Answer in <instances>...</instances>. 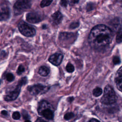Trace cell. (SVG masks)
Returning <instances> with one entry per match:
<instances>
[{
  "label": "cell",
  "instance_id": "12",
  "mask_svg": "<svg viewBox=\"0 0 122 122\" xmlns=\"http://www.w3.org/2000/svg\"><path fill=\"white\" fill-rule=\"evenodd\" d=\"M51 20L53 23L58 25L61 23L62 19V15L59 11L54 12L51 16Z\"/></svg>",
  "mask_w": 122,
  "mask_h": 122
},
{
  "label": "cell",
  "instance_id": "16",
  "mask_svg": "<svg viewBox=\"0 0 122 122\" xmlns=\"http://www.w3.org/2000/svg\"><path fill=\"white\" fill-rule=\"evenodd\" d=\"M116 41L118 43L122 42V29L119 30L118 31L116 35Z\"/></svg>",
  "mask_w": 122,
  "mask_h": 122
},
{
  "label": "cell",
  "instance_id": "29",
  "mask_svg": "<svg viewBox=\"0 0 122 122\" xmlns=\"http://www.w3.org/2000/svg\"><path fill=\"white\" fill-rule=\"evenodd\" d=\"M88 122H100L99 121H98L97 119H95L94 118H92V119H91Z\"/></svg>",
  "mask_w": 122,
  "mask_h": 122
},
{
  "label": "cell",
  "instance_id": "31",
  "mask_svg": "<svg viewBox=\"0 0 122 122\" xmlns=\"http://www.w3.org/2000/svg\"><path fill=\"white\" fill-rule=\"evenodd\" d=\"M1 113L2 115H7V114H8V112L6 111H5V110H3V111H1Z\"/></svg>",
  "mask_w": 122,
  "mask_h": 122
},
{
  "label": "cell",
  "instance_id": "27",
  "mask_svg": "<svg viewBox=\"0 0 122 122\" xmlns=\"http://www.w3.org/2000/svg\"><path fill=\"white\" fill-rule=\"evenodd\" d=\"M60 5L63 7H66L68 5V1L67 0H61Z\"/></svg>",
  "mask_w": 122,
  "mask_h": 122
},
{
  "label": "cell",
  "instance_id": "10",
  "mask_svg": "<svg viewBox=\"0 0 122 122\" xmlns=\"http://www.w3.org/2000/svg\"><path fill=\"white\" fill-rule=\"evenodd\" d=\"M63 56L60 53H55L51 55L49 58V61L55 66L59 65L63 59Z\"/></svg>",
  "mask_w": 122,
  "mask_h": 122
},
{
  "label": "cell",
  "instance_id": "33",
  "mask_svg": "<svg viewBox=\"0 0 122 122\" xmlns=\"http://www.w3.org/2000/svg\"><path fill=\"white\" fill-rule=\"evenodd\" d=\"M25 122H31V121H30V120H26V121H25Z\"/></svg>",
  "mask_w": 122,
  "mask_h": 122
},
{
  "label": "cell",
  "instance_id": "8",
  "mask_svg": "<svg viewBox=\"0 0 122 122\" xmlns=\"http://www.w3.org/2000/svg\"><path fill=\"white\" fill-rule=\"evenodd\" d=\"M21 87V86L18 83L14 89L7 92L4 97V100L8 102L15 100L20 94Z\"/></svg>",
  "mask_w": 122,
  "mask_h": 122
},
{
  "label": "cell",
  "instance_id": "1",
  "mask_svg": "<svg viewBox=\"0 0 122 122\" xmlns=\"http://www.w3.org/2000/svg\"><path fill=\"white\" fill-rule=\"evenodd\" d=\"M112 30L104 25L100 24L92 29L89 35L88 41L92 48L100 50L108 46L112 42Z\"/></svg>",
  "mask_w": 122,
  "mask_h": 122
},
{
  "label": "cell",
  "instance_id": "15",
  "mask_svg": "<svg viewBox=\"0 0 122 122\" xmlns=\"http://www.w3.org/2000/svg\"><path fill=\"white\" fill-rule=\"evenodd\" d=\"M102 93V89L100 87H96L93 90V94L95 97L100 96Z\"/></svg>",
  "mask_w": 122,
  "mask_h": 122
},
{
  "label": "cell",
  "instance_id": "26",
  "mask_svg": "<svg viewBox=\"0 0 122 122\" xmlns=\"http://www.w3.org/2000/svg\"><path fill=\"white\" fill-rule=\"evenodd\" d=\"M113 62L114 64H118L121 62V60L118 57L114 56L113 58Z\"/></svg>",
  "mask_w": 122,
  "mask_h": 122
},
{
  "label": "cell",
  "instance_id": "14",
  "mask_svg": "<svg viewBox=\"0 0 122 122\" xmlns=\"http://www.w3.org/2000/svg\"><path fill=\"white\" fill-rule=\"evenodd\" d=\"M38 72L39 74L42 76H46L49 74L50 70L47 67L42 66L39 68Z\"/></svg>",
  "mask_w": 122,
  "mask_h": 122
},
{
  "label": "cell",
  "instance_id": "9",
  "mask_svg": "<svg viewBox=\"0 0 122 122\" xmlns=\"http://www.w3.org/2000/svg\"><path fill=\"white\" fill-rule=\"evenodd\" d=\"M26 20L31 23H36L42 20L41 16L37 12H29L26 15Z\"/></svg>",
  "mask_w": 122,
  "mask_h": 122
},
{
  "label": "cell",
  "instance_id": "11",
  "mask_svg": "<svg viewBox=\"0 0 122 122\" xmlns=\"http://www.w3.org/2000/svg\"><path fill=\"white\" fill-rule=\"evenodd\" d=\"M10 16V9L5 5H1L0 7V20H6Z\"/></svg>",
  "mask_w": 122,
  "mask_h": 122
},
{
  "label": "cell",
  "instance_id": "17",
  "mask_svg": "<svg viewBox=\"0 0 122 122\" xmlns=\"http://www.w3.org/2000/svg\"><path fill=\"white\" fill-rule=\"evenodd\" d=\"M53 0H42L40 4L41 7V8H44L45 7L48 6L52 2Z\"/></svg>",
  "mask_w": 122,
  "mask_h": 122
},
{
  "label": "cell",
  "instance_id": "13",
  "mask_svg": "<svg viewBox=\"0 0 122 122\" xmlns=\"http://www.w3.org/2000/svg\"><path fill=\"white\" fill-rule=\"evenodd\" d=\"M115 82L117 84L122 82V66L120 67L116 73L115 76Z\"/></svg>",
  "mask_w": 122,
  "mask_h": 122
},
{
  "label": "cell",
  "instance_id": "28",
  "mask_svg": "<svg viewBox=\"0 0 122 122\" xmlns=\"http://www.w3.org/2000/svg\"><path fill=\"white\" fill-rule=\"evenodd\" d=\"M35 122H48L45 121L44 119H43L42 118H39L36 120Z\"/></svg>",
  "mask_w": 122,
  "mask_h": 122
},
{
  "label": "cell",
  "instance_id": "23",
  "mask_svg": "<svg viewBox=\"0 0 122 122\" xmlns=\"http://www.w3.org/2000/svg\"><path fill=\"white\" fill-rule=\"evenodd\" d=\"M12 117L14 120H19L20 117V114L18 112H15L13 113Z\"/></svg>",
  "mask_w": 122,
  "mask_h": 122
},
{
  "label": "cell",
  "instance_id": "19",
  "mask_svg": "<svg viewBox=\"0 0 122 122\" xmlns=\"http://www.w3.org/2000/svg\"><path fill=\"white\" fill-rule=\"evenodd\" d=\"M6 78L8 81H12L14 80V76L11 73H8L6 75Z\"/></svg>",
  "mask_w": 122,
  "mask_h": 122
},
{
  "label": "cell",
  "instance_id": "7",
  "mask_svg": "<svg viewBox=\"0 0 122 122\" xmlns=\"http://www.w3.org/2000/svg\"><path fill=\"white\" fill-rule=\"evenodd\" d=\"M49 87L43 85L41 84H37L28 87V90L32 95H36L39 94H43L47 92Z\"/></svg>",
  "mask_w": 122,
  "mask_h": 122
},
{
  "label": "cell",
  "instance_id": "2",
  "mask_svg": "<svg viewBox=\"0 0 122 122\" xmlns=\"http://www.w3.org/2000/svg\"><path fill=\"white\" fill-rule=\"evenodd\" d=\"M38 113L47 120H52L54 113L51 105L46 101H42L39 102L38 107Z\"/></svg>",
  "mask_w": 122,
  "mask_h": 122
},
{
  "label": "cell",
  "instance_id": "20",
  "mask_svg": "<svg viewBox=\"0 0 122 122\" xmlns=\"http://www.w3.org/2000/svg\"><path fill=\"white\" fill-rule=\"evenodd\" d=\"M74 113L72 112H68L66 113L64 116V118L66 120H69L74 117Z\"/></svg>",
  "mask_w": 122,
  "mask_h": 122
},
{
  "label": "cell",
  "instance_id": "3",
  "mask_svg": "<svg viewBox=\"0 0 122 122\" xmlns=\"http://www.w3.org/2000/svg\"><path fill=\"white\" fill-rule=\"evenodd\" d=\"M117 96L112 86L107 85L104 89V93L101 99V102L106 105L112 104L117 101Z\"/></svg>",
  "mask_w": 122,
  "mask_h": 122
},
{
  "label": "cell",
  "instance_id": "21",
  "mask_svg": "<svg viewBox=\"0 0 122 122\" xmlns=\"http://www.w3.org/2000/svg\"><path fill=\"white\" fill-rule=\"evenodd\" d=\"M27 78L26 77H24L21 78L19 80V81L18 82V84L22 86V85H25L27 83Z\"/></svg>",
  "mask_w": 122,
  "mask_h": 122
},
{
  "label": "cell",
  "instance_id": "34",
  "mask_svg": "<svg viewBox=\"0 0 122 122\" xmlns=\"http://www.w3.org/2000/svg\"><path fill=\"white\" fill-rule=\"evenodd\" d=\"M121 89H122V85H121Z\"/></svg>",
  "mask_w": 122,
  "mask_h": 122
},
{
  "label": "cell",
  "instance_id": "22",
  "mask_svg": "<svg viewBox=\"0 0 122 122\" xmlns=\"http://www.w3.org/2000/svg\"><path fill=\"white\" fill-rule=\"evenodd\" d=\"M24 71H25V69H24V67L22 65H20L17 69V73L18 75H20L22 74V72H23Z\"/></svg>",
  "mask_w": 122,
  "mask_h": 122
},
{
  "label": "cell",
  "instance_id": "30",
  "mask_svg": "<svg viewBox=\"0 0 122 122\" xmlns=\"http://www.w3.org/2000/svg\"><path fill=\"white\" fill-rule=\"evenodd\" d=\"M69 0L71 3H72L73 4L77 3L79 1V0Z\"/></svg>",
  "mask_w": 122,
  "mask_h": 122
},
{
  "label": "cell",
  "instance_id": "6",
  "mask_svg": "<svg viewBox=\"0 0 122 122\" xmlns=\"http://www.w3.org/2000/svg\"><path fill=\"white\" fill-rule=\"evenodd\" d=\"M31 6V0H17L14 5L16 14H20L23 11L29 9Z\"/></svg>",
  "mask_w": 122,
  "mask_h": 122
},
{
  "label": "cell",
  "instance_id": "24",
  "mask_svg": "<svg viewBox=\"0 0 122 122\" xmlns=\"http://www.w3.org/2000/svg\"><path fill=\"white\" fill-rule=\"evenodd\" d=\"M79 26V23L78 22H73L70 25V28L74 29Z\"/></svg>",
  "mask_w": 122,
  "mask_h": 122
},
{
  "label": "cell",
  "instance_id": "5",
  "mask_svg": "<svg viewBox=\"0 0 122 122\" xmlns=\"http://www.w3.org/2000/svg\"><path fill=\"white\" fill-rule=\"evenodd\" d=\"M76 38V34L71 32H61L59 36V41L63 46L72 44Z\"/></svg>",
  "mask_w": 122,
  "mask_h": 122
},
{
  "label": "cell",
  "instance_id": "4",
  "mask_svg": "<svg viewBox=\"0 0 122 122\" xmlns=\"http://www.w3.org/2000/svg\"><path fill=\"white\" fill-rule=\"evenodd\" d=\"M18 27L20 32L26 37H32L36 33L34 28L24 21H20Z\"/></svg>",
  "mask_w": 122,
  "mask_h": 122
},
{
  "label": "cell",
  "instance_id": "18",
  "mask_svg": "<svg viewBox=\"0 0 122 122\" xmlns=\"http://www.w3.org/2000/svg\"><path fill=\"white\" fill-rule=\"evenodd\" d=\"M66 70L68 72L71 73L74 71V67L72 64L70 63H68L66 66Z\"/></svg>",
  "mask_w": 122,
  "mask_h": 122
},
{
  "label": "cell",
  "instance_id": "32",
  "mask_svg": "<svg viewBox=\"0 0 122 122\" xmlns=\"http://www.w3.org/2000/svg\"><path fill=\"white\" fill-rule=\"evenodd\" d=\"M68 99H69V101L70 102H71L72 101H73V97H70V98H69Z\"/></svg>",
  "mask_w": 122,
  "mask_h": 122
},
{
  "label": "cell",
  "instance_id": "25",
  "mask_svg": "<svg viewBox=\"0 0 122 122\" xmlns=\"http://www.w3.org/2000/svg\"><path fill=\"white\" fill-rule=\"evenodd\" d=\"M22 117L24 119H30V116L28 114L27 112L25 110H22L21 112Z\"/></svg>",
  "mask_w": 122,
  "mask_h": 122
}]
</instances>
